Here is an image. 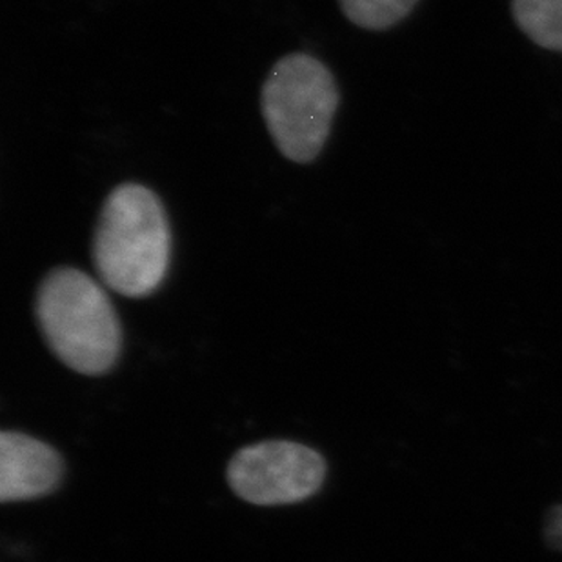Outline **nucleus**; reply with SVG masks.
<instances>
[{
    "mask_svg": "<svg viewBox=\"0 0 562 562\" xmlns=\"http://www.w3.org/2000/svg\"><path fill=\"white\" fill-rule=\"evenodd\" d=\"M260 108L277 149L293 162L308 165L328 140L339 90L321 60L308 54L286 55L266 77Z\"/></svg>",
    "mask_w": 562,
    "mask_h": 562,
    "instance_id": "obj_3",
    "label": "nucleus"
},
{
    "mask_svg": "<svg viewBox=\"0 0 562 562\" xmlns=\"http://www.w3.org/2000/svg\"><path fill=\"white\" fill-rule=\"evenodd\" d=\"M226 475L229 488L246 503L284 506L317 494L326 477V461L308 446L265 440L237 451Z\"/></svg>",
    "mask_w": 562,
    "mask_h": 562,
    "instance_id": "obj_4",
    "label": "nucleus"
},
{
    "mask_svg": "<svg viewBox=\"0 0 562 562\" xmlns=\"http://www.w3.org/2000/svg\"><path fill=\"white\" fill-rule=\"evenodd\" d=\"M512 11L531 43L562 54V0H512Z\"/></svg>",
    "mask_w": 562,
    "mask_h": 562,
    "instance_id": "obj_6",
    "label": "nucleus"
},
{
    "mask_svg": "<svg viewBox=\"0 0 562 562\" xmlns=\"http://www.w3.org/2000/svg\"><path fill=\"white\" fill-rule=\"evenodd\" d=\"M91 259L113 292L130 299L157 292L171 260L170 221L159 196L143 184H119L99 213Z\"/></svg>",
    "mask_w": 562,
    "mask_h": 562,
    "instance_id": "obj_1",
    "label": "nucleus"
},
{
    "mask_svg": "<svg viewBox=\"0 0 562 562\" xmlns=\"http://www.w3.org/2000/svg\"><path fill=\"white\" fill-rule=\"evenodd\" d=\"M38 328L54 356L80 375L110 372L123 348V329L106 290L82 270L60 266L38 284Z\"/></svg>",
    "mask_w": 562,
    "mask_h": 562,
    "instance_id": "obj_2",
    "label": "nucleus"
},
{
    "mask_svg": "<svg viewBox=\"0 0 562 562\" xmlns=\"http://www.w3.org/2000/svg\"><path fill=\"white\" fill-rule=\"evenodd\" d=\"M417 2L419 0H340V8L356 26L382 32L403 22Z\"/></svg>",
    "mask_w": 562,
    "mask_h": 562,
    "instance_id": "obj_7",
    "label": "nucleus"
},
{
    "mask_svg": "<svg viewBox=\"0 0 562 562\" xmlns=\"http://www.w3.org/2000/svg\"><path fill=\"white\" fill-rule=\"evenodd\" d=\"M63 457L55 448L19 431L0 436V501L19 503L49 495L63 481Z\"/></svg>",
    "mask_w": 562,
    "mask_h": 562,
    "instance_id": "obj_5",
    "label": "nucleus"
},
{
    "mask_svg": "<svg viewBox=\"0 0 562 562\" xmlns=\"http://www.w3.org/2000/svg\"><path fill=\"white\" fill-rule=\"evenodd\" d=\"M547 537L552 542L553 548L562 550V506L552 509V514L548 517Z\"/></svg>",
    "mask_w": 562,
    "mask_h": 562,
    "instance_id": "obj_8",
    "label": "nucleus"
}]
</instances>
